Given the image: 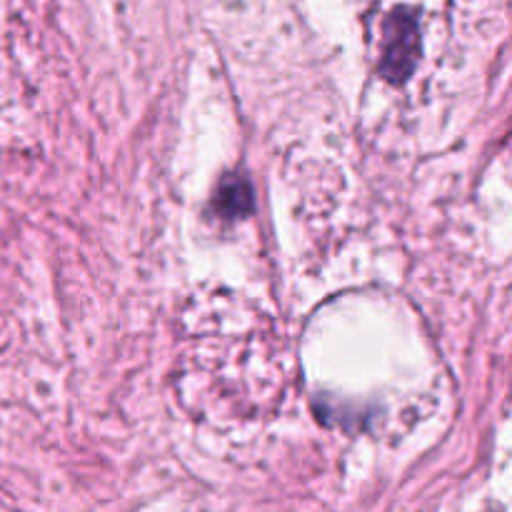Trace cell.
<instances>
[{
	"label": "cell",
	"mask_w": 512,
	"mask_h": 512,
	"mask_svg": "<svg viewBox=\"0 0 512 512\" xmlns=\"http://www.w3.org/2000/svg\"><path fill=\"white\" fill-rule=\"evenodd\" d=\"M213 208L218 210L220 218H243V215H248L253 210V190H250L248 180L238 178V175L223 178V183L215 190Z\"/></svg>",
	"instance_id": "obj_2"
},
{
	"label": "cell",
	"mask_w": 512,
	"mask_h": 512,
	"mask_svg": "<svg viewBox=\"0 0 512 512\" xmlns=\"http://www.w3.org/2000/svg\"><path fill=\"white\" fill-rule=\"evenodd\" d=\"M420 50L418 20L413 10L398 8L388 18L385 25V45H383V73L390 83H403L413 73L415 60Z\"/></svg>",
	"instance_id": "obj_1"
}]
</instances>
